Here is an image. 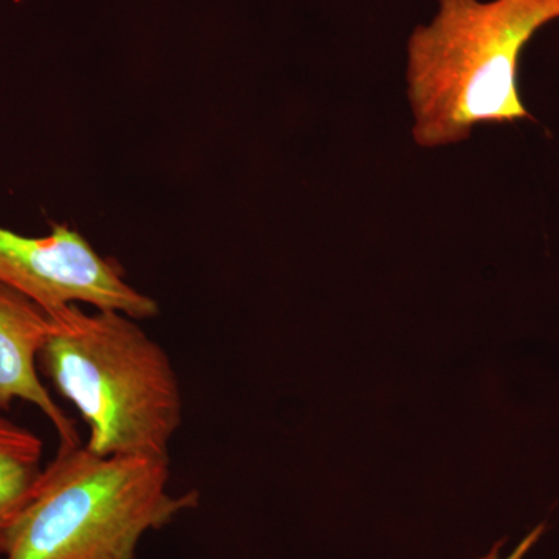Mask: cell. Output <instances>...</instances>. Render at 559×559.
<instances>
[{
  "label": "cell",
  "instance_id": "52a82bcc",
  "mask_svg": "<svg viewBox=\"0 0 559 559\" xmlns=\"http://www.w3.org/2000/svg\"><path fill=\"white\" fill-rule=\"evenodd\" d=\"M544 530H546V525L544 524L533 528L532 532H530L528 535L518 544L516 549L511 551L509 557H502V555H500V550H502L503 546V540H500V543L496 544V546L489 550L488 555H485V557H481L480 559H524L525 555L532 550V547L538 543L540 536H543Z\"/></svg>",
  "mask_w": 559,
  "mask_h": 559
},
{
  "label": "cell",
  "instance_id": "3957f363",
  "mask_svg": "<svg viewBox=\"0 0 559 559\" xmlns=\"http://www.w3.org/2000/svg\"><path fill=\"white\" fill-rule=\"evenodd\" d=\"M170 460L60 448L11 532L5 559H135L150 530L200 506L171 495Z\"/></svg>",
  "mask_w": 559,
  "mask_h": 559
},
{
  "label": "cell",
  "instance_id": "6da1fadb",
  "mask_svg": "<svg viewBox=\"0 0 559 559\" xmlns=\"http://www.w3.org/2000/svg\"><path fill=\"white\" fill-rule=\"evenodd\" d=\"M559 20V0H439L407 43V100L415 143L441 148L480 124L533 120L518 90L522 51Z\"/></svg>",
  "mask_w": 559,
  "mask_h": 559
},
{
  "label": "cell",
  "instance_id": "277c9868",
  "mask_svg": "<svg viewBox=\"0 0 559 559\" xmlns=\"http://www.w3.org/2000/svg\"><path fill=\"white\" fill-rule=\"evenodd\" d=\"M0 285L24 294L47 312L90 305L138 320L159 314L156 301L132 288L119 266L62 224H53L46 237L0 227Z\"/></svg>",
  "mask_w": 559,
  "mask_h": 559
},
{
  "label": "cell",
  "instance_id": "7a4b0ae2",
  "mask_svg": "<svg viewBox=\"0 0 559 559\" xmlns=\"http://www.w3.org/2000/svg\"><path fill=\"white\" fill-rule=\"evenodd\" d=\"M39 364L90 428L98 455L168 459L183 401L170 356L139 320L119 311H50Z\"/></svg>",
  "mask_w": 559,
  "mask_h": 559
},
{
  "label": "cell",
  "instance_id": "8992f818",
  "mask_svg": "<svg viewBox=\"0 0 559 559\" xmlns=\"http://www.w3.org/2000/svg\"><path fill=\"white\" fill-rule=\"evenodd\" d=\"M40 460L39 437L0 417V555L39 487L44 473Z\"/></svg>",
  "mask_w": 559,
  "mask_h": 559
},
{
  "label": "cell",
  "instance_id": "5b68a950",
  "mask_svg": "<svg viewBox=\"0 0 559 559\" xmlns=\"http://www.w3.org/2000/svg\"><path fill=\"white\" fill-rule=\"evenodd\" d=\"M50 329L49 312L24 294L0 285V412L14 401H25L49 419L60 448L79 447L75 423L51 399L36 367Z\"/></svg>",
  "mask_w": 559,
  "mask_h": 559
}]
</instances>
